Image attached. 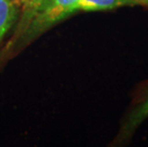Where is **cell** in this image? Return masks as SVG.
<instances>
[{"label": "cell", "mask_w": 148, "mask_h": 147, "mask_svg": "<svg viewBox=\"0 0 148 147\" xmlns=\"http://www.w3.org/2000/svg\"><path fill=\"white\" fill-rule=\"evenodd\" d=\"M77 0H50L42 10L34 15L31 22L14 43L6 47L8 52L21 49L39 37L56 24L72 15V7Z\"/></svg>", "instance_id": "6da1fadb"}, {"label": "cell", "mask_w": 148, "mask_h": 147, "mask_svg": "<svg viewBox=\"0 0 148 147\" xmlns=\"http://www.w3.org/2000/svg\"><path fill=\"white\" fill-rule=\"evenodd\" d=\"M148 118V99L144 101L140 105H138L130 115L128 116L126 120L121 128V132L119 134V139H125L130 137L134 131L143 123Z\"/></svg>", "instance_id": "5b68a950"}, {"label": "cell", "mask_w": 148, "mask_h": 147, "mask_svg": "<svg viewBox=\"0 0 148 147\" xmlns=\"http://www.w3.org/2000/svg\"><path fill=\"white\" fill-rule=\"evenodd\" d=\"M20 11L19 0H0V42L12 26L16 24Z\"/></svg>", "instance_id": "277c9868"}, {"label": "cell", "mask_w": 148, "mask_h": 147, "mask_svg": "<svg viewBox=\"0 0 148 147\" xmlns=\"http://www.w3.org/2000/svg\"><path fill=\"white\" fill-rule=\"evenodd\" d=\"M50 0H23L21 5V11L16 22V28H15L14 34L12 36V38L9 42V45L14 43L18 37H19L22 33L31 22V20L34 17L37 12L42 10V8L48 3ZM8 45V46H9Z\"/></svg>", "instance_id": "3957f363"}, {"label": "cell", "mask_w": 148, "mask_h": 147, "mask_svg": "<svg viewBox=\"0 0 148 147\" xmlns=\"http://www.w3.org/2000/svg\"><path fill=\"white\" fill-rule=\"evenodd\" d=\"M20 1V3H21V5H22V2H23V0H19Z\"/></svg>", "instance_id": "52a82bcc"}, {"label": "cell", "mask_w": 148, "mask_h": 147, "mask_svg": "<svg viewBox=\"0 0 148 147\" xmlns=\"http://www.w3.org/2000/svg\"><path fill=\"white\" fill-rule=\"evenodd\" d=\"M140 6H147L148 7V0H137Z\"/></svg>", "instance_id": "8992f818"}, {"label": "cell", "mask_w": 148, "mask_h": 147, "mask_svg": "<svg viewBox=\"0 0 148 147\" xmlns=\"http://www.w3.org/2000/svg\"><path fill=\"white\" fill-rule=\"evenodd\" d=\"M138 5L140 3L137 0H77L72 7V14L78 12L108 11Z\"/></svg>", "instance_id": "7a4b0ae2"}]
</instances>
